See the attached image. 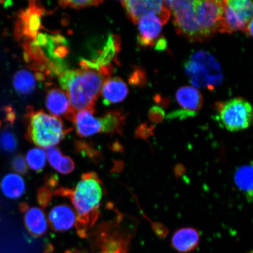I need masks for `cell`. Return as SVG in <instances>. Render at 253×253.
<instances>
[{
    "label": "cell",
    "mask_w": 253,
    "mask_h": 253,
    "mask_svg": "<svg viewBox=\"0 0 253 253\" xmlns=\"http://www.w3.org/2000/svg\"><path fill=\"white\" fill-rule=\"evenodd\" d=\"M55 194L70 199L74 205L78 233L84 237L87 231L99 217V210L103 195L102 181L94 172L83 174L74 189L59 188Z\"/></svg>",
    "instance_id": "obj_1"
},
{
    "label": "cell",
    "mask_w": 253,
    "mask_h": 253,
    "mask_svg": "<svg viewBox=\"0 0 253 253\" xmlns=\"http://www.w3.org/2000/svg\"><path fill=\"white\" fill-rule=\"evenodd\" d=\"M81 69L75 70L65 91L75 111L93 109L104 84L113 72L112 64L97 68L84 60L81 62Z\"/></svg>",
    "instance_id": "obj_2"
},
{
    "label": "cell",
    "mask_w": 253,
    "mask_h": 253,
    "mask_svg": "<svg viewBox=\"0 0 253 253\" xmlns=\"http://www.w3.org/2000/svg\"><path fill=\"white\" fill-rule=\"evenodd\" d=\"M25 116L27 140L41 148L58 144L70 129L65 128L62 120L47 115L42 110L28 109Z\"/></svg>",
    "instance_id": "obj_3"
},
{
    "label": "cell",
    "mask_w": 253,
    "mask_h": 253,
    "mask_svg": "<svg viewBox=\"0 0 253 253\" xmlns=\"http://www.w3.org/2000/svg\"><path fill=\"white\" fill-rule=\"evenodd\" d=\"M184 69L190 82L195 87L212 90L223 83L220 63L206 50L195 52L185 63Z\"/></svg>",
    "instance_id": "obj_4"
},
{
    "label": "cell",
    "mask_w": 253,
    "mask_h": 253,
    "mask_svg": "<svg viewBox=\"0 0 253 253\" xmlns=\"http://www.w3.org/2000/svg\"><path fill=\"white\" fill-rule=\"evenodd\" d=\"M195 1L173 0L164 1V5L173 16L176 33L192 42H203L208 39L199 27L195 13Z\"/></svg>",
    "instance_id": "obj_5"
},
{
    "label": "cell",
    "mask_w": 253,
    "mask_h": 253,
    "mask_svg": "<svg viewBox=\"0 0 253 253\" xmlns=\"http://www.w3.org/2000/svg\"><path fill=\"white\" fill-rule=\"evenodd\" d=\"M216 119L221 127L230 132H237L248 128L253 120L252 106L242 98L216 103Z\"/></svg>",
    "instance_id": "obj_6"
},
{
    "label": "cell",
    "mask_w": 253,
    "mask_h": 253,
    "mask_svg": "<svg viewBox=\"0 0 253 253\" xmlns=\"http://www.w3.org/2000/svg\"><path fill=\"white\" fill-rule=\"evenodd\" d=\"M195 13L199 27L208 39L216 32L223 33L224 1H195Z\"/></svg>",
    "instance_id": "obj_7"
},
{
    "label": "cell",
    "mask_w": 253,
    "mask_h": 253,
    "mask_svg": "<svg viewBox=\"0 0 253 253\" xmlns=\"http://www.w3.org/2000/svg\"><path fill=\"white\" fill-rule=\"evenodd\" d=\"M42 6L35 1L29 2L28 8L21 11L15 24V39L34 40L42 28Z\"/></svg>",
    "instance_id": "obj_8"
},
{
    "label": "cell",
    "mask_w": 253,
    "mask_h": 253,
    "mask_svg": "<svg viewBox=\"0 0 253 253\" xmlns=\"http://www.w3.org/2000/svg\"><path fill=\"white\" fill-rule=\"evenodd\" d=\"M121 3L128 18L135 24L141 18L148 15L157 16L163 25L166 24L170 18V12L163 1L127 0Z\"/></svg>",
    "instance_id": "obj_9"
},
{
    "label": "cell",
    "mask_w": 253,
    "mask_h": 253,
    "mask_svg": "<svg viewBox=\"0 0 253 253\" xmlns=\"http://www.w3.org/2000/svg\"><path fill=\"white\" fill-rule=\"evenodd\" d=\"M46 106L53 116L64 118L72 122L76 112L65 91L56 88L49 90L46 98Z\"/></svg>",
    "instance_id": "obj_10"
},
{
    "label": "cell",
    "mask_w": 253,
    "mask_h": 253,
    "mask_svg": "<svg viewBox=\"0 0 253 253\" xmlns=\"http://www.w3.org/2000/svg\"><path fill=\"white\" fill-rule=\"evenodd\" d=\"M139 34L137 42L141 47H153L156 45L162 31L163 24L156 15H148L138 21Z\"/></svg>",
    "instance_id": "obj_11"
},
{
    "label": "cell",
    "mask_w": 253,
    "mask_h": 253,
    "mask_svg": "<svg viewBox=\"0 0 253 253\" xmlns=\"http://www.w3.org/2000/svg\"><path fill=\"white\" fill-rule=\"evenodd\" d=\"M94 109H86L76 112L72 122L79 137H88L102 131L100 118L94 115Z\"/></svg>",
    "instance_id": "obj_12"
},
{
    "label": "cell",
    "mask_w": 253,
    "mask_h": 253,
    "mask_svg": "<svg viewBox=\"0 0 253 253\" xmlns=\"http://www.w3.org/2000/svg\"><path fill=\"white\" fill-rule=\"evenodd\" d=\"M76 219L74 211L65 204L55 206L48 215L50 227L57 232H65L72 229L76 224Z\"/></svg>",
    "instance_id": "obj_13"
},
{
    "label": "cell",
    "mask_w": 253,
    "mask_h": 253,
    "mask_svg": "<svg viewBox=\"0 0 253 253\" xmlns=\"http://www.w3.org/2000/svg\"><path fill=\"white\" fill-rule=\"evenodd\" d=\"M200 242V235L193 227H183L173 234L170 245L180 253H187L195 251Z\"/></svg>",
    "instance_id": "obj_14"
},
{
    "label": "cell",
    "mask_w": 253,
    "mask_h": 253,
    "mask_svg": "<svg viewBox=\"0 0 253 253\" xmlns=\"http://www.w3.org/2000/svg\"><path fill=\"white\" fill-rule=\"evenodd\" d=\"M106 105L122 102L128 93L127 85L121 78H110L104 84L102 93Z\"/></svg>",
    "instance_id": "obj_15"
},
{
    "label": "cell",
    "mask_w": 253,
    "mask_h": 253,
    "mask_svg": "<svg viewBox=\"0 0 253 253\" xmlns=\"http://www.w3.org/2000/svg\"><path fill=\"white\" fill-rule=\"evenodd\" d=\"M176 99L183 110L195 113L201 109L204 103L203 96L200 91L189 86L178 88L176 93Z\"/></svg>",
    "instance_id": "obj_16"
},
{
    "label": "cell",
    "mask_w": 253,
    "mask_h": 253,
    "mask_svg": "<svg viewBox=\"0 0 253 253\" xmlns=\"http://www.w3.org/2000/svg\"><path fill=\"white\" fill-rule=\"evenodd\" d=\"M24 213V223L25 227L34 236H41L46 232L47 223L45 213L39 208L27 207Z\"/></svg>",
    "instance_id": "obj_17"
},
{
    "label": "cell",
    "mask_w": 253,
    "mask_h": 253,
    "mask_svg": "<svg viewBox=\"0 0 253 253\" xmlns=\"http://www.w3.org/2000/svg\"><path fill=\"white\" fill-rule=\"evenodd\" d=\"M0 188L6 197L20 198L24 194L26 186L24 179L15 173H9L3 177L0 182Z\"/></svg>",
    "instance_id": "obj_18"
},
{
    "label": "cell",
    "mask_w": 253,
    "mask_h": 253,
    "mask_svg": "<svg viewBox=\"0 0 253 253\" xmlns=\"http://www.w3.org/2000/svg\"><path fill=\"white\" fill-rule=\"evenodd\" d=\"M126 117L120 110H112L100 118L102 125L101 132L108 134H122Z\"/></svg>",
    "instance_id": "obj_19"
},
{
    "label": "cell",
    "mask_w": 253,
    "mask_h": 253,
    "mask_svg": "<svg viewBox=\"0 0 253 253\" xmlns=\"http://www.w3.org/2000/svg\"><path fill=\"white\" fill-rule=\"evenodd\" d=\"M235 182L240 191L245 193L249 202H252L253 197L252 164L243 166L236 170Z\"/></svg>",
    "instance_id": "obj_20"
},
{
    "label": "cell",
    "mask_w": 253,
    "mask_h": 253,
    "mask_svg": "<svg viewBox=\"0 0 253 253\" xmlns=\"http://www.w3.org/2000/svg\"><path fill=\"white\" fill-rule=\"evenodd\" d=\"M37 75H34L30 71L22 70L15 73L13 79L15 90L19 94L27 95L31 94L37 86Z\"/></svg>",
    "instance_id": "obj_21"
},
{
    "label": "cell",
    "mask_w": 253,
    "mask_h": 253,
    "mask_svg": "<svg viewBox=\"0 0 253 253\" xmlns=\"http://www.w3.org/2000/svg\"><path fill=\"white\" fill-rule=\"evenodd\" d=\"M227 7L235 12L240 20L248 24L253 19V2L249 0L224 1Z\"/></svg>",
    "instance_id": "obj_22"
},
{
    "label": "cell",
    "mask_w": 253,
    "mask_h": 253,
    "mask_svg": "<svg viewBox=\"0 0 253 253\" xmlns=\"http://www.w3.org/2000/svg\"><path fill=\"white\" fill-rule=\"evenodd\" d=\"M127 241L120 235L103 240L102 251L100 253H126Z\"/></svg>",
    "instance_id": "obj_23"
},
{
    "label": "cell",
    "mask_w": 253,
    "mask_h": 253,
    "mask_svg": "<svg viewBox=\"0 0 253 253\" xmlns=\"http://www.w3.org/2000/svg\"><path fill=\"white\" fill-rule=\"evenodd\" d=\"M25 160L31 169L40 172L46 165V154L40 148H34L28 152Z\"/></svg>",
    "instance_id": "obj_24"
},
{
    "label": "cell",
    "mask_w": 253,
    "mask_h": 253,
    "mask_svg": "<svg viewBox=\"0 0 253 253\" xmlns=\"http://www.w3.org/2000/svg\"><path fill=\"white\" fill-rule=\"evenodd\" d=\"M18 140L11 131L5 128L0 133V150L5 153H12L17 150Z\"/></svg>",
    "instance_id": "obj_25"
},
{
    "label": "cell",
    "mask_w": 253,
    "mask_h": 253,
    "mask_svg": "<svg viewBox=\"0 0 253 253\" xmlns=\"http://www.w3.org/2000/svg\"><path fill=\"white\" fill-rule=\"evenodd\" d=\"M59 4L62 8H70L72 9H80L84 8L97 7L103 3V1L98 0H84V1H61Z\"/></svg>",
    "instance_id": "obj_26"
},
{
    "label": "cell",
    "mask_w": 253,
    "mask_h": 253,
    "mask_svg": "<svg viewBox=\"0 0 253 253\" xmlns=\"http://www.w3.org/2000/svg\"><path fill=\"white\" fill-rule=\"evenodd\" d=\"M129 82L133 86H144L147 84L146 72L140 67H135L129 79Z\"/></svg>",
    "instance_id": "obj_27"
},
{
    "label": "cell",
    "mask_w": 253,
    "mask_h": 253,
    "mask_svg": "<svg viewBox=\"0 0 253 253\" xmlns=\"http://www.w3.org/2000/svg\"><path fill=\"white\" fill-rule=\"evenodd\" d=\"M10 165L11 169L18 173L25 175L28 172L26 160L21 154L16 155L12 158Z\"/></svg>",
    "instance_id": "obj_28"
},
{
    "label": "cell",
    "mask_w": 253,
    "mask_h": 253,
    "mask_svg": "<svg viewBox=\"0 0 253 253\" xmlns=\"http://www.w3.org/2000/svg\"><path fill=\"white\" fill-rule=\"evenodd\" d=\"M46 156L50 166L55 169L63 156L61 150L55 147L46 148Z\"/></svg>",
    "instance_id": "obj_29"
},
{
    "label": "cell",
    "mask_w": 253,
    "mask_h": 253,
    "mask_svg": "<svg viewBox=\"0 0 253 253\" xmlns=\"http://www.w3.org/2000/svg\"><path fill=\"white\" fill-rule=\"evenodd\" d=\"M75 164L72 158L67 156H63L56 170L62 174L71 173L75 169Z\"/></svg>",
    "instance_id": "obj_30"
},
{
    "label": "cell",
    "mask_w": 253,
    "mask_h": 253,
    "mask_svg": "<svg viewBox=\"0 0 253 253\" xmlns=\"http://www.w3.org/2000/svg\"><path fill=\"white\" fill-rule=\"evenodd\" d=\"M148 116L151 121L156 123L162 122L165 117L164 110L159 106H154L151 107L148 113Z\"/></svg>",
    "instance_id": "obj_31"
},
{
    "label": "cell",
    "mask_w": 253,
    "mask_h": 253,
    "mask_svg": "<svg viewBox=\"0 0 253 253\" xmlns=\"http://www.w3.org/2000/svg\"><path fill=\"white\" fill-rule=\"evenodd\" d=\"M51 198V192L47 188H43L40 190L39 195H38V200H39V204L43 207H46L49 204Z\"/></svg>",
    "instance_id": "obj_32"
},
{
    "label": "cell",
    "mask_w": 253,
    "mask_h": 253,
    "mask_svg": "<svg viewBox=\"0 0 253 253\" xmlns=\"http://www.w3.org/2000/svg\"><path fill=\"white\" fill-rule=\"evenodd\" d=\"M197 115V113L189 112V111L185 110H176L175 112L170 113L169 115L167 116V119H176L179 118L183 119L185 118H191Z\"/></svg>",
    "instance_id": "obj_33"
},
{
    "label": "cell",
    "mask_w": 253,
    "mask_h": 253,
    "mask_svg": "<svg viewBox=\"0 0 253 253\" xmlns=\"http://www.w3.org/2000/svg\"><path fill=\"white\" fill-rule=\"evenodd\" d=\"M155 49L158 51H163L167 47V41L165 38L162 37L158 39L155 45Z\"/></svg>",
    "instance_id": "obj_34"
},
{
    "label": "cell",
    "mask_w": 253,
    "mask_h": 253,
    "mask_svg": "<svg viewBox=\"0 0 253 253\" xmlns=\"http://www.w3.org/2000/svg\"><path fill=\"white\" fill-rule=\"evenodd\" d=\"M245 33L248 35V36L252 37L253 36V20L249 22L245 28Z\"/></svg>",
    "instance_id": "obj_35"
},
{
    "label": "cell",
    "mask_w": 253,
    "mask_h": 253,
    "mask_svg": "<svg viewBox=\"0 0 253 253\" xmlns=\"http://www.w3.org/2000/svg\"></svg>",
    "instance_id": "obj_36"
}]
</instances>
